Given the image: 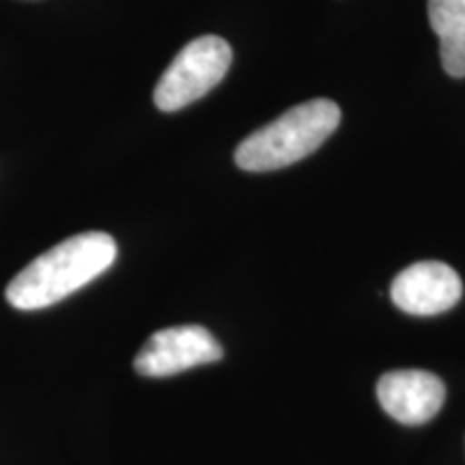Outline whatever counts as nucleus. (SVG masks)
<instances>
[{"label":"nucleus","instance_id":"obj_6","mask_svg":"<svg viewBox=\"0 0 465 465\" xmlns=\"http://www.w3.org/2000/svg\"><path fill=\"white\" fill-rule=\"evenodd\" d=\"M377 399L388 416L407 427H418L438 416L446 388L427 371H392L377 383Z\"/></svg>","mask_w":465,"mask_h":465},{"label":"nucleus","instance_id":"obj_1","mask_svg":"<svg viewBox=\"0 0 465 465\" xmlns=\"http://www.w3.org/2000/svg\"><path fill=\"white\" fill-rule=\"evenodd\" d=\"M114 259L116 243L108 232H80L31 261L7 284L5 295L17 311H42L95 281Z\"/></svg>","mask_w":465,"mask_h":465},{"label":"nucleus","instance_id":"obj_3","mask_svg":"<svg viewBox=\"0 0 465 465\" xmlns=\"http://www.w3.org/2000/svg\"><path fill=\"white\" fill-rule=\"evenodd\" d=\"M231 45L216 35H203L174 56L153 91V102L162 113H174L201 100L229 72Z\"/></svg>","mask_w":465,"mask_h":465},{"label":"nucleus","instance_id":"obj_4","mask_svg":"<svg viewBox=\"0 0 465 465\" xmlns=\"http://www.w3.org/2000/svg\"><path fill=\"white\" fill-rule=\"evenodd\" d=\"M224 349L203 325L164 328L144 342L134 369L143 377H171L201 364L218 362Z\"/></svg>","mask_w":465,"mask_h":465},{"label":"nucleus","instance_id":"obj_5","mask_svg":"<svg viewBox=\"0 0 465 465\" xmlns=\"http://www.w3.org/2000/svg\"><path fill=\"white\" fill-rule=\"evenodd\" d=\"M463 282L450 265L441 261H420L392 281L391 298L407 315L429 317L450 311L461 300Z\"/></svg>","mask_w":465,"mask_h":465},{"label":"nucleus","instance_id":"obj_2","mask_svg":"<svg viewBox=\"0 0 465 465\" xmlns=\"http://www.w3.org/2000/svg\"><path fill=\"white\" fill-rule=\"evenodd\" d=\"M341 124L332 100H308L261 127L235 151V164L248 173H267L295 164L322 147Z\"/></svg>","mask_w":465,"mask_h":465},{"label":"nucleus","instance_id":"obj_7","mask_svg":"<svg viewBox=\"0 0 465 465\" xmlns=\"http://www.w3.org/2000/svg\"><path fill=\"white\" fill-rule=\"evenodd\" d=\"M429 22L440 37V58L452 78L465 75V0H429Z\"/></svg>","mask_w":465,"mask_h":465}]
</instances>
